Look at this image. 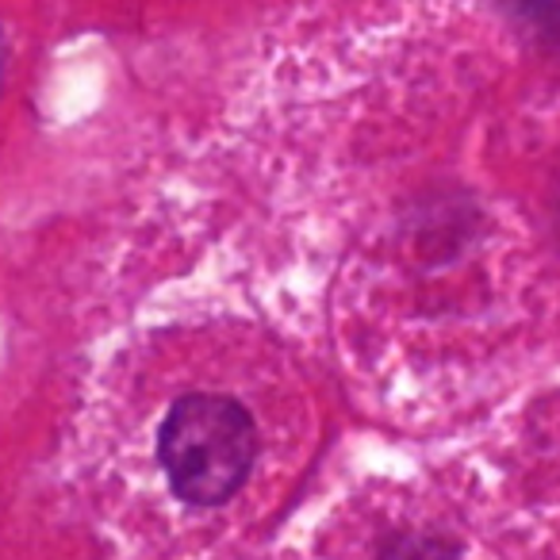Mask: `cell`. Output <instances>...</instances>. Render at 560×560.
Segmentation results:
<instances>
[{
	"instance_id": "7a4b0ae2",
	"label": "cell",
	"mask_w": 560,
	"mask_h": 560,
	"mask_svg": "<svg viewBox=\"0 0 560 560\" xmlns=\"http://www.w3.org/2000/svg\"><path fill=\"white\" fill-rule=\"evenodd\" d=\"M0 78H4V35H0Z\"/></svg>"
},
{
	"instance_id": "6da1fadb",
	"label": "cell",
	"mask_w": 560,
	"mask_h": 560,
	"mask_svg": "<svg viewBox=\"0 0 560 560\" xmlns=\"http://www.w3.org/2000/svg\"><path fill=\"white\" fill-rule=\"evenodd\" d=\"M257 457L249 411L231 396L196 392L173 404L158 430V460L173 495L188 506H219L246 483Z\"/></svg>"
}]
</instances>
